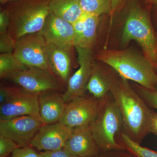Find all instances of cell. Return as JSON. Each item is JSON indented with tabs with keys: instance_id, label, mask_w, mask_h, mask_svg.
<instances>
[{
	"instance_id": "1",
	"label": "cell",
	"mask_w": 157,
	"mask_h": 157,
	"mask_svg": "<svg viewBox=\"0 0 157 157\" xmlns=\"http://www.w3.org/2000/svg\"><path fill=\"white\" fill-rule=\"evenodd\" d=\"M110 94L120 111L123 120V132L132 140L140 144L151 133L153 115L147 104L128 80L117 77Z\"/></svg>"
},
{
	"instance_id": "2",
	"label": "cell",
	"mask_w": 157,
	"mask_h": 157,
	"mask_svg": "<svg viewBox=\"0 0 157 157\" xmlns=\"http://www.w3.org/2000/svg\"><path fill=\"white\" fill-rule=\"evenodd\" d=\"M94 59L112 68L121 78L148 89L157 88L155 69L144 56L134 51L102 49L94 54Z\"/></svg>"
},
{
	"instance_id": "3",
	"label": "cell",
	"mask_w": 157,
	"mask_h": 157,
	"mask_svg": "<svg viewBox=\"0 0 157 157\" xmlns=\"http://www.w3.org/2000/svg\"><path fill=\"white\" fill-rule=\"evenodd\" d=\"M52 0H15L4 5L10 24L9 31L16 40L40 32L50 12Z\"/></svg>"
},
{
	"instance_id": "4",
	"label": "cell",
	"mask_w": 157,
	"mask_h": 157,
	"mask_svg": "<svg viewBox=\"0 0 157 157\" xmlns=\"http://www.w3.org/2000/svg\"><path fill=\"white\" fill-rule=\"evenodd\" d=\"M90 127L100 151L125 150L117 140L123 132L122 117L110 93L102 100L98 115Z\"/></svg>"
},
{
	"instance_id": "5",
	"label": "cell",
	"mask_w": 157,
	"mask_h": 157,
	"mask_svg": "<svg viewBox=\"0 0 157 157\" xmlns=\"http://www.w3.org/2000/svg\"><path fill=\"white\" fill-rule=\"evenodd\" d=\"M125 46L135 41L142 49L143 55L155 69H157V36L147 12L138 5L129 11L121 37Z\"/></svg>"
},
{
	"instance_id": "6",
	"label": "cell",
	"mask_w": 157,
	"mask_h": 157,
	"mask_svg": "<svg viewBox=\"0 0 157 157\" xmlns=\"http://www.w3.org/2000/svg\"><path fill=\"white\" fill-rule=\"evenodd\" d=\"M6 79L38 96L47 93L61 92L66 89L64 85L53 74L37 68L27 67L11 74Z\"/></svg>"
},
{
	"instance_id": "7",
	"label": "cell",
	"mask_w": 157,
	"mask_h": 157,
	"mask_svg": "<svg viewBox=\"0 0 157 157\" xmlns=\"http://www.w3.org/2000/svg\"><path fill=\"white\" fill-rule=\"evenodd\" d=\"M13 53L26 67L42 69L52 74L48 62L47 43L39 32L17 40Z\"/></svg>"
},
{
	"instance_id": "8",
	"label": "cell",
	"mask_w": 157,
	"mask_h": 157,
	"mask_svg": "<svg viewBox=\"0 0 157 157\" xmlns=\"http://www.w3.org/2000/svg\"><path fill=\"white\" fill-rule=\"evenodd\" d=\"M102 100L85 96L75 98L67 104L59 122L71 129L90 126L98 115Z\"/></svg>"
},
{
	"instance_id": "9",
	"label": "cell",
	"mask_w": 157,
	"mask_h": 157,
	"mask_svg": "<svg viewBox=\"0 0 157 157\" xmlns=\"http://www.w3.org/2000/svg\"><path fill=\"white\" fill-rule=\"evenodd\" d=\"M43 125L39 118L30 115L0 120V136L13 140L19 147L29 146Z\"/></svg>"
},
{
	"instance_id": "10",
	"label": "cell",
	"mask_w": 157,
	"mask_h": 157,
	"mask_svg": "<svg viewBox=\"0 0 157 157\" xmlns=\"http://www.w3.org/2000/svg\"><path fill=\"white\" fill-rule=\"evenodd\" d=\"M75 48L79 68L70 77L64 93L62 94L67 104L75 98L85 96L95 60L93 49L77 46Z\"/></svg>"
},
{
	"instance_id": "11",
	"label": "cell",
	"mask_w": 157,
	"mask_h": 157,
	"mask_svg": "<svg viewBox=\"0 0 157 157\" xmlns=\"http://www.w3.org/2000/svg\"><path fill=\"white\" fill-rule=\"evenodd\" d=\"M48 44H53L71 53L74 46L73 25L50 11L39 32Z\"/></svg>"
},
{
	"instance_id": "12",
	"label": "cell",
	"mask_w": 157,
	"mask_h": 157,
	"mask_svg": "<svg viewBox=\"0 0 157 157\" xmlns=\"http://www.w3.org/2000/svg\"><path fill=\"white\" fill-rule=\"evenodd\" d=\"M27 115L39 118V96L17 87L13 95L0 105V120Z\"/></svg>"
},
{
	"instance_id": "13",
	"label": "cell",
	"mask_w": 157,
	"mask_h": 157,
	"mask_svg": "<svg viewBox=\"0 0 157 157\" xmlns=\"http://www.w3.org/2000/svg\"><path fill=\"white\" fill-rule=\"evenodd\" d=\"M72 131V129L60 122L43 124L31 141L30 146L44 151L64 148Z\"/></svg>"
},
{
	"instance_id": "14",
	"label": "cell",
	"mask_w": 157,
	"mask_h": 157,
	"mask_svg": "<svg viewBox=\"0 0 157 157\" xmlns=\"http://www.w3.org/2000/svg\"><path fill=\"white\" fill-rule=\"evenodd\" d=\"M64 148L77 157L97 156L100 151L93 137L90 126L72 129Z\"/></svg>"
},
{
	"instance_id": "15",
	"label": "cell",
	"mask_w": 157,
	"mask_h": 157,
	"mask_svg": "<svg viewBox=\"0 0 157 157\" xmlns=\"http://www.w3.org/2000/svg\"><path fill=\"white\" fill-rule=\"evenodd\" d=\"M39 119L43 124L59 122L63 115L67 104L57 92L39 96Z\"/></svg>"
},
{
	"instance_id": "16",
	"label": "cell",
	"mask_w": 157,
	"mask_h": 157,
	"mask_svg": "<svg viewBox=\"0 0 157 157\" xmlns=\"http://www.w3.org/2000/svg\"><path fill=\"white\" fill-rule=\"evenodd\" d=\"M47 55L52 72L67 88L71 77V54L56 45L47 43Z\"/></svg>"
},
{
	"instance_id": "17",
	"label": "cell",
	"mask_w": 157,
	"mask_h": 157,
	"mask_svg": "<svg viewBox=\"0 0 157 157\" xmlns=\"http://www.w3.org/2000/svg\"><path fill=\"white\" fill-rule=\"evenodd\" d=\"M116 78L95 61L86 86V91L95 99L100 101L104 100L110 93Z\"/></svg>"
},
{
	"instance_id": "18",
	"label": "cell",
	"mask_w": 157,
	"mask_h": 157,
	"mask_svg": "<svg viewBox=\"0 0 157 157\" xmlns=\"http://www.w3.org/2000/svg\"><path fill=\"white\" fill-rule=\"evenodd\" d=\"M50 11L56 16L73 24L84 14L80 0H52Z\"/></svg>"
},
{
	"instance_id": "19",
	"label": "cell",
	"mask_w": 157,
	"mask_h": 157,
	"mask_svg": "<svg viewBox=\"0 0 157 157\" xmlns=\"http://www.w3.org/2000/svg\"><path fill=\"white\" fill-rule=\"evenodd\" d=\"M99 21L100 16L85 13L84 28L81 37L75 47L93 49L97 40Z\"/></svg>"
},
{
	"instance_id": "20",
	"label": "cell",
	"mask_w": 157,
	"mask_h": 157,
	"mask_svg": "<svg viewBox=\"0 0 157 157\" xmlns=\"http://www.w3.org/2000/svg\"><path fill=\"white\" fill-rule=\"evenodd\" d=\"M27 67L21 63L13 53L0 55V78L6 79L8 76Z\"/></svg>"
},
{
	"instance_id": "21",
	"label": "cell",
	"mask_w": 157,
	"mask_h": 157,
	"mask_svg": "<svg viewBox=\"0 0 157 157\" xmlns=\"http://www.w3.org/2000/svg\"><path fill=\"white\" fill-rule=\"evenodd\" d=\"M119 137L121 144L135 157H157V152L141 146L140 144L132 140L123 132Z\"/></svg>"
},
{
	"instance_id": "22",
	"label": "cell",
	"mask_w": 157,
	"mask_h": 157,
	"mask_svg": "<svg viewBox=\"0 0 157 157\" xmlns=\"http://www.w3.org/2000/svg\"><path fill=\"white\" fill-rule=\"evenodd\" d=\"M80 5L84 13L95 14L112 13L111 0H80Z\"/></svg>"
},
{
	"instance_id": "23",
	"label": "cell",
	"mask_w": 157,
	"mask_h": 157,
	"mask_svg": "<svg viewBox=\"0 0 157 157\" xmlns=\"http://www.w3.org/2000/svg\"><path fill=\"white\" fill-rule=\"evenodd\" d=\"M134 88L151 108L157 110V88L153 90L148 89L136 84Z\"/></svg>"
},
{
	"instance_id": "24",
	"label": "cell",
	"mask_w": 157,
	"mask_h": 157,
	"mask_svg": "<svg viewBox=\"0 0 157 157\" xmlns=\"http://www.w3.org/2000/svg\"><path fill=\"white\" fill-rule=\"evenodd\" d=\"M17 40L13 38L9 31L0 33L1 54L13 53Z\"/></svg>"
},
{
	"instance_id": "25",
	"label": "cell",
	"mask_w": 157,
	"mask_h": 157,
	"mask_svg": "<svg viewBox=\"0 0 157 157\" xmlns=\"http://www.w3.org/2000/svg\"><path fill=\"white\" fill-rule=\"evenodd\" d=\"M19 146L11 139L0 136V157H7Z\"/></svg>"
},
{
	"instance_id": "26",
	"label": "cell",
	"mask_w": 157,
	"mask_h": 157,
	"mask_svg": "<svg viewBox=\"0 0 157 157\" xmlns=\"http://www.w3.org/2000/svg\"><path fill=\"white\" fill-rule=\"evenodd\" d=\"M12 157H40V155L29 146L15 149L12 151Z\"/></svg>"
},
{
	"instance_id": "27",
	"label": "cell",
	"mask_w": 157,
	"mask_h": 157,
	"mask_svg": "<svg viewBox=\"0 0 157 157\" xmlns=\"http://www.w3.org/2000/svg\"><path fill=\"white\" fill-rule=\"evenodd\" d=\"M85 24V13L78 20L72 24L74 32V46L75 47L80 39Z\"/></svg>"
},
{
	"instance_id": "28",
	"label": "cell",
	"mask_w": 157,
	"mask_h": 157,
	"mask_svg": "<svg viewBox=\"0 0 157 157\" xmlns=\"http://www.w3.org/2000/svg\"><path fill=\"white\" fill-rule=\"evenodd\" d=\"M40 157H77L70 154L64 148L55 150L45 151L39 153Z\"/></svg>"
},
{
	"instance_id": "29",
	"label": "cell",
	"mask_w": 157,
	"mask_h": 157,
	"mask_svg": "<svg viewBox=\"0 0 157 157\" xmlns=\"http://www.w3.org/2000/svg\"><path fill=\"white\" fill-rule=\"evenodd\" d=\"M17 88L1 84L0 87V105L8 101L13 95Z\"/></svg>"
},
{
	"instance_id": "30",
	"label": "cell",
	"mask_w": 157,
	"mask_h": 157,
	"mask_svg": "<svg viewBox=\"0 0 157 157\" xmlns=\"http://www.w3.org/2000/svg\"><path fill=\"white\" fill-rule=\"evenodd\" d=\"M10 24V18L8 12L5 8H2L0 11V33L8 32Z\"/></svg>"
},
{
	"instance_id": "31",
	"label": "cell",
	"mask_w": 157,
	"mask_h": 157,
	"mask_svg": "<svg viewBox=\"0 0 157 157\" xmlns=\"http://www.w3.org/2000/svg\"><path fill=\"white\" fill-rule=\"evenodd\" d=\"M151 133L157 135V113H154L151 119Z\"/></svg>"
},
{
	"instance_id": "32",
	"label": "cell",
	"mask_w": 157,
	"mask_h": 157,
	"mask_svg": "<svg viewBox=\"0 0 157 157\" xmlns=\"http://www.w3.org/2000/svg\"><path fill=\"white\" fill-rule=\"evenodd\" d=\"M122 1L123 0H111L112 13H113L116 10Z\"/></svg>"
},
{
	"instance_id": "33",
	"label": "cell",
	"mask_w": 157,
	"mask_h": 157,
	"mask_svg": "<svg viewBox=\"0 0 157 157\" xmlns=\"http://www.w3.org/2000/svg\"><path fill=\"white\" fill-rule=\"evenodd\" d=\"M15 0H0V2L2 6L6 5L7 3L10 2H13Z\"/></svg>"
},
{
	"instance_id": "34",
	"label": "cell",
	"mask_w": 157,
	"mask_h": 157,
	"mask_svg": "<svg viewBox=\"0 0 157 157\" xmlns=\"http://www.w3.org/2000/svg\"><path fill=\"white\" fill-rule=\"evenodd\" d=\"M148 1L150 3L153 4L155 6L157 5V0H148Z\"/></svg>"
},
{
	"instance_id": "35",
	"label": "cell",
	"mask_w": 157,
	"mask_h": 157,
	"mask_svg": "<svg viewBox=\"0 0 157 157\" xmlns=\"http://www.w3.org/2000/svg\"><path fill=\"white\" fill-rule=\"evenodd\" d=\"M106 157H121V156H116V155H115V156H106Z\"/></svg>"
},
{
	"instance_id": "36",
	"label": "cell",
	"mask_w": 157,
	"mask_h": 157,
	"mask_svg": "<svg viewBox=\"0 0 157 157\" xmlns=\"http://www.w3.org/2000/svg\"><path fill=\"white\" fill-rule=\"evenodd\" d=\"M155 6L157 12V5H155Z\"/></svg>"
},
{
	"instance_id": "37",
	"label": "cell",
	"mask_w": 157,
	"mask_h": 157,
	"mask_svg": "<svg viewBox=\"0 0 157 157\" xmlns=\"http://www.w3.org/2000/svg\"><path fill=\"white\" fill-rule=\"evenodd\" d=\"M90 157H100L98 156H97Z\"/></svg>"
}]
</instances>
